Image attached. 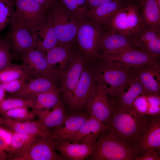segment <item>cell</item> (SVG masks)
I'll use <instances>...</instances> for the list:
<instances>
[{
    "instance_id": "1",
    "label": "cell",
    "mask_w": 160,
    "mask_h": 160,
    "mask_svg": "<svg viewBox=\"0 0 160 160\" xmlns=\"http://www.w3.org/2000/svg\"><path fill=\"white\" fill-rule=\"evenodd\" d=\"M113 106L106 129L133 149L146 127L149 116L139 113L133 106L128 108Z\"/></svg>"
},
{
    "instance_id": "2",
    "label": "cell",
    "mask_w": 160,
    "mask_h": 160,
    "mask_svg": "<svg viewBox=\"0 0 160 160\" xmlns=\"http://www.w3.org/2000/svg\"><path fill=\"white\" fill-rule=\"evenodd\" d=\"M92 62V66L97 75L106 85L107 94L110 98L115 97L124 88L135 68L122 63L110 61L98 57Z\"/></svg>"
},
{
    "instance_id": "3",
    "label": "cell",
    "mask_w": 160,
    "mask_h": 160,
    "mask_svg": "<svg viewBox=\"0 0 160 160\" xmlns=\"http://www.w3.org/2000/svg\"><path fill=\"white\" fill-rule=\"evenodd\" d=\"M13 22L26 28L37 39L49 24V10L33 0H14Z\"/></svg>"
},
{
    "instance_id": "4",
    "label": "cell",
    "mask_w": 160,
    "mask_h": 160,
    "mask_svg": "<svg viewBox=\"0 0 160 160\" xmlns=\"http://www.w3.org/2000/svg\"><path fill=\"white\" fill-rule=\"evenodd\" d=\"M139 8L130 4L124 6L112 17L105 28L130 40L135 37L148 26Z\"/></svg>"
},
{
    "instance_id": "5",
    "label": "cell",
    "mask_w": 160,
    "mask_h": 160,
    "mask_svg": "<svg viewBox=\"0 0 160 160\" xmlns=\"http://www.w3.org/2000/svg\"><path fill=\"white\" fill-rule=\"evenodd\" d=\"M135 158L132 148L106 129L98 137L94 151L88 159L91 160H135Z\"/></svg>"
},
{
    "instance_id": "6",
    "label": "cell",
    "mask_w": 160,
    "mask_h": 160,
    "mask_svg": "<svg viewBox=\"0 0 160 160\" xmlns=\"http://www.w3.org/2000/svg\"><path fill=\"white\" fill-rule=\"evenodd\" d=\"M79 22L60 0L57 1L49 12V23L57 36V45H72Z\"/></svg>"
},
{
    "instance_id": "7",
    "label": "cell",
    "mask_w": 160,
    "mask_h": 160,
    "mask_svg": "<svg viewBox=\"0 0 160 160\" xmlns=\"http://www.w3.org/2000/svg\"><path fill=\"white\" fill-rule=\"evenodd\" d=\"M97 77L92 66L85 64L72 99L67 106L70 111H87L96 93Z\"/></svg>"
},
{
    "instance_id": "8",
    "label": "cell",
    "mask_w": 160,
    "mask_h": 160,
    "mask_svg": "<svg viewBox=\"0 0 160 160\" xmlns=\"http://www.w3.org/2000/svg\"><path fill=\"white\" fill-rule=\"evenodd\" d=\"M104 28L89 20L79 22L75 40L87 61L95 60L98 55L100 42Z\"/></svg>"
},
{
    "instance_id": "9",
    "label": "cell",
    "mask_w": 160,
    "mask_h": 160,
    "mask_svg": "<svg viewBox=\"0 0 160 160\" xmlns=\"http://www.w3.org/2000/svg\"><path fill=\"white\" fill-rule=\"evenodd\" d=\"M87 61L81 52L75 53L60 74L59 90L61 94L63 103L67 106L72 99L75 89Z\"/></svg>"
},
{
    "instance_id": "10",
    "label": "cell",
    "mask_w": 160,
    "mask_h": 160,
    "mask_svg": "<svg viewBox=\"0 0 160 160\" xmlns=\"http://www.w3.org/2000/svg\"><path fill=\"white\" fill-rule=\"evenodd\" d=\"M56 142L50 137H40L35 142L8 156L10 160H61L56 151Z\"/></svg>"
},
{
    "instance_id": "11",
    "label": "cell",
    "mask_w": 160,
    "mask_h": 160,
    "mask_svg": "<svg viewBox=\"0 0 160 160\" xmlns=\"http://www.w3.org/2000/svg\"><path fill=\"white\" fill-rule=\"evenodd\" d=\"M4 39L14 56L21 57L28 52L36 49L37 39L26 28L13 21Z\"/></svg>"
},
{
    "instance_id": "12",
    "label": "cell",
    "mask_w": 160,
    "mask_h": 160,
    "mask_svg": "<svg viewBox=\"0 0 160 160\" xmlns=\"http://www.w3.org/2000/svg\"><path fill=\"white\" fill-rule=\"evenodd\" d=\"M21 58L23 61L21 68L28 75L35 78L46 76L54 80L60 79V72L49 66L45 52L33 49L25 54Z\"/></svg>"
},
{
    "instance_id": "13",
    "label": "cell",
    "mask_w": 160,
    "mask_h": 160,
    "mask_svg": "<svg viewBox=\"0 0 160 160\" xmlns=\"http://www.w3.org/2000/svg\"><path fill=\"white\" fill-rule=\"evenodd\" d=\"M151 149H160V116H149L146 127L133 148L136 157Z\"/></svg>"
},
{
    "instance_id": "14",
    "label": "cell",
    "mask_w": 160,
    "mask_h": 160,
    "mask_svg": "<svg viewBox=\"0 0 160 160\" xmlns=\"http://www.w3.org/2000/svg\"><path fill=\"white\" fill-rule=\"evenodd\" d=\"M98 84L96 93L87 111L103 122L108 124L113 111L107 94L106 86L97 76Z\"/></svg>"
},
{
    "instance_id": "15",
    "label": "cell",
    "mask_w": 160,
    "mask_h": 160,
    "mask_svg": "<svg viewBox=\"0 0 160 160\" xmlns=\"http://www.w3.org/2000/svg\"><path fill=\"white\" fill-rule=\"evenodd\" d=\"M98 57L110 61L121 62L134 68L159 61V57L136 48L119 53L100 54Z\"/></svg>"
},
{
    "instance_id": "16",
    "label": "cell",
    "mask_w": 160,
    "mask_h": 160,
    "mask_svg": "<svg viewBox=\"0 0 160 160\" xmlns=\"http://www.w3.org/2000/svg\"><path fill=\"white\" fill-rule=\"evenodd\" d=\"M90 114L77 111L68 114L62 123L50 133V137L57 141H68L79 130Z\"/></svg>"
},
{
    "instance_id": "17",
    "label": "cell",
    "mask_w": 160,
    "mask_h": 160,
    "mask_svg": "<svg viewBox=\"0 0 160 160\" xmlns=\"http://www.w3.org/2000/svg\"><path fill=\"white\" fill-rule=\"evenodd\" d=\"M159 61L135 68L134 74L152 95L160 96Z\"/></svg>"
},
{
    "instance_id": "18",
    "label": "cell",
    "mask_w": 160,
    "mask_h": 160,
    "mask_svg": "<svg viewBox=\"0 0 160 160\" xmlns=\"http://www.w3.org/2000/svg\"><path fill=\"white\" fill-rule=\"evenodd\" d=\"M131 40L136 48L159 57L160 27L148 26Z\"/></svg>"
},
{
    "instance_id": "19",
    "label": "cell",
    "mask_w": 160,
    "mask_h": 160,
    "mask_svg": "<svg viewBox=\"0 0 160 160\" xmlns=\"http://www.w3.org/2000/svg\"><path fill=\"white\" fill-rule=\"evenodd\" d=\"M107 125L90 114L78 131L68 141L95 144Z\"/></svg>"
},
{
    "instance_id": "20",
    "label": "cell",
    "mask_w": 160,
    "mask_h": 160,
    "mask_svg": "<svg viewBox=\"0 0 160 160\" xmlns=\"http://www.w3.org/2000/svg\"><path fill=\"white\" fill-rule=\"evenodd\" d=\"M135 48L129 38L107 30L104 31L100 42L98 55L119 53Z\"/></svg>"
},
{
    "instance_id": "21",
    "label": "cell",
    "mask_w": 160,
    "mask_h": 160,
    "mask_svg": "<svg viewBox=\"0 0 160 160\" xmlns=\"http://www.w3.org/2000/svg\"><path fill=\"white\" fill-rule=\"evenodd\" d=\"M127 84L129 87L127 92L123 90L115 97L110 99L113 106L129 108L132 106L134 101L140 95L147 96L152 95L144 87L133 73L130 77Z\"/></svg>"
},
{
    "instance_id": "22",
    "label": "cell",
    "mask_w": 160,
    "mask_h": 160,
    "mask_svg": "<svg viewBox=\"0 0 160 160\" xmlns=\"http://www.w3.org/2000/svg\"><path fill=\"white\" fill-rule=\"evenodd\" d=\"M55 149L63 160H83L92 153L95 144L55 140Z\"/></svg>"
},
{
    "instance_id": "23",
    "label": "cell",
    "mask_w": 160,
    "mask_h": 160,
    "mask_svg": "<svg viewBox=\"0 0 160 160\" xmlns=\"http://www.w3.org/2000/svg\"><path fill=\"white\" fill-rule=\"evenodd\" d=\"M63 102L52 110L49 109H33L38 117L36 121L50 133L58 127L63 122L68 114Z\"/></svg>"
},
{
    "instance_id": "24",
    "label": "cell",
    "mask_w": 160,
    "mask_h": 160,
    "mask_svg": "<svg viewBox=\"0 0 160 160\" xmlns=\"http://www.w3.org/2000/svg\"><path fill=\"white\" fill-rule=\"evenodd\" d=\"M1 125L12 132L33 135L41 137L50 136V133L36 121L19 122L11 118L1 116Z\"/></svg>"
},
{
    "instance_id": "25",
    "label": "cell",
    "mask_w": 160,
    "mask_h": 160,
    "mask_svg": "<svg viewBox=\"0 0 160 160\" xmlns=\"http://www.w3.org/2000/svg\"><path fill=\"white\" fill-rule=\"evenodd\" d=\"M54 81L46 76L35 78L25 83L20 90L13 94V95L25 99L33 98L39 94L57 88Z\"/></svg>"
},
{
    "instance_id": "26",
    "label": "cell",
    "mask_w": 160,
    "mask_h": 160,
    "mask_svg": "<svg viewBox=\"0 0 160 160\" xmlns=\"http://www.w3.org/2000/svg\"><path fill=\"white\" fill-rule=\"evenodd\" d=\"M124 6L120 0L106 3L89 12L88 20L105 28L112 17Z\"/></svg>"
},
{
    "instance_id": "27",
    "label": "cell",
    "mask_w": 160,
    "mask_h": 160,
    "mask_svg": "<svg viewBox=\"0 0 160 160\" xmlns=\"http://www.w3.org/2000/svg\"><path fill=\"white\" fill-rule=\"evenodd\" d=\"M72 45H57L47 52V60L50 68L55 69L54 68L55 65L59 64V68L61 74L75 53L73 51Z\"/></svg>"
},
{
    "instance_id": "28",
    "label": "cell",
    "mask_w": 160,
    "mask_h": 160,
    "mask_svg": "<svg viewBox=\"0 0 160 160\" xmlns=\"http://www.w3.org/2000/svg\"><path fill=\"white\" fill-rule=\"evenodd\" d=\"M141 15L147 26L160 27V8L155 0H138Z\"/></svg>"
},
{
    "instance_id": "29",
    "label": "cell",
    "mask_w": 160,
    "mask_h": 160,
    "mask_svg": "<svg viewBox=\"0 0 160 160\" xmlns=\"http://www.w3.org/2000/svg\"><path fill=\"white\" fill-rule=\"evenodd\" d=\"M60 93L57 88L39 94L33 98L34 106L32 109L35 110L52 109L63 102Z\"/></svg>"
},
{
    "instance_id": "30",
    "label": "cell",
    "mask_w": 160,
    "mask_h": 160,
    "mask_svg": "<svg viewBox=\"0 0 160 160\" xmlns=\"http://www.w3.org/2000/svg\"><path fill=\"white\" fill-rule=\"evenodd\" d=\"M12 132L11 143L6 152L8 156L23 149L41 137L33 135Z\"/></svg>"
},
{
    "instance_id": "31",
    "label": "cell",
    "mask_w": 160,
    "mask_h": 160,
    "mask_svg": "<svg viewBox=\"0 0 160 160\" xmlns=\"http://www.w3.org/2000/svg\"><path fill=\"white\" fill-rule=\"evenodd\" d=\"M58 37L55 28L49 24L44 33L38 40L36 49L47 52L57 45Z\"/></svg>"
},
{
    "instance_id": "32",
    "label": "cell",
    "mask_w": 160,
    "mask_h": 160,
    "mask_svg": "<svg viewBox=\"0 0 160 160\" xmlns=\"http://www.w3.org/2000/svg\"><path fill=\"white\" fill-rule=\"evenodd\" d=\"M15 7L14 0H0V32L13 21Z\"/></svg>"
},
{
    "instance_id": "33",
    "label": "cell",
    "mask_w": 160,
    "mask_h": 160,
    "mask_svg": "<svg viewBox=\"0 0 160 160\" xmlns=\"http://www.w3.org/2000/svg\"><path fill=\"white\" fill-rule=\"evenodd\" d=\"M34 100L33 98L25 99L15 97L5 98L0 102V113L19 108H33Z\"/></svg>"
},
{
    "instance_id": "34",
    "label": "cell",
    "mask_w": 160,
    "mask_h": 160,
    "mask_svg": "<svg viewBox=\"0 0 160 160\" xmlns=\"http://www.w3.org/2000/svg\"><path fill=\"white\" fill-rule=\"evenodd\" d=\"M0 114L1 116L21 122L33 121L36 116L33 111H31L28 108L24 107L12 109Z\"/></svg>"
},
{
    "instance_id": "35",
    "label": "cell",
    "mask_w": 160,
    "mask_h": 160,
    "mask_svg": "<svg viewBox=\"0 0 160 160\" xmlns=\"http://www.w3.org/2000/svg\"><path fill=\"white\" fill-rule=\"evenodd\" d=\"M28 76L21 68L10 66L0 71V84L16 79L25 80Z\"/></svg>"
},
{
    "instance_id": "36",
    "label": "cell",
    "mask_w": 160,
    "mask_h": 160,
    "mask_svg": "<svg viewBox=\"0 0 160 160\" xmlns=\"http://www.w3.org/2000/svg\"><path fill=\"white\" fill-rule=\"evenodd\" d=\"M13 56L4 40L0 39V71L11 66Z\"/></svg>"
},
{
    "instance_id": "37",
    "label": "cell",
    "mask_w": 160,
    "mask_h": 160,
    "mask_svg": "<svg viewBox=\"0 0 160 160\" xmlns=\"http://www.w3.org/2000/svg\"><path fill=\"white\" fill-rule=\"evenodd\" d=\"M79 22L87 20L89 12L84 11L77 5L76 0H60Z\"/></svg>"
},
{
    "instance_id": "38",
    "label": "cell",
    "mask_w": 160,
    "mask_h": 160,
    "mask_svg": "<svg viewBox=\"0 0 160 160\" xmlns=\"http://www.w3.org/2000/svg\"><path fill=\"white\" fill-rule=\"evenodd\" d=\"M25 80L18 79L0 84L5 92L14 94L20 90L24 85Z\"/></svg>"
},
{
    "instance_id": "39",
    "label": "cell",
    "mask_w": 160,
    "mask_h": 160,
    "mask_svg": "<svg viewBox=\"0 0 160 160\" xmlns=\"http://www.w3.org/2000/svg\"><path fill=\"white\" fill-rule=\"evenodd\" d=\"M133 106L138 113L142 115H147L148 103L147 96L142 95L138 96L135 100Z\"/></svg>"
},
{
    "instance_id": "40",
    "label": "cell",
    "mask_w": 160,
    "mask_h": 160,
    "mask_svg": "<svg viewBox=\"0 0 160 160\" xmlns=\"http://www.w3.org/2000/svg\"><path fill=\"white\" fill-rule=\"evenodd\" d=\"M153 149L147 150L140 156L136 157L135 160H160L159 156Z\"/></svg>"
},
{
    "instance_id": "41",
    "label": "cell",
    "mask_w": 160,
    "mask_h": 160,
    "mask_svg": "<svg viewBox=\"0 0 160 160\" xmlns=\"http://www.w3.org/2000/svg\"><path fill=\"white\" fill-rule=\"evenodd\" d=\"M89 12H91L102 5L112 1L120 0H85Z\"/></svg>"
},
{
    "instance_id": "42",
    "label": "cell",
    "mask_w": 160,
    "mask_h": 160,
    "mask_svg": "<svg viewBox=\"0 0 160 160\" xmlns=\"http://www.w3.org/2000/svg\"><path fill=\"white\" fill-rule=\"evenodd\" d=\"M12 134V132L9 129L0 125V137L5 140L9 147L11 143Z\"/></svg>"
},
{
    "instance_id": "43",
    "label": "cell",
    "mask_w": 160,
    "mask_h": 160,
    "mask_svg": "<svg viewBox=\"0 0 160 160\" xmlns=\"http://www.w3.org/2000/svg\"><path fill=\"white\" fill-rule=\"evenodd\" d=\"M49 10L57 1V0H33Z\"/></svg>"
},
{
    "instance_id": "44",
    "label": "cell",
    "mask_w": 160,
    "mask_h": 160,
    "mask_svg": "<svg viewBox=\"0 0 160 160\" xmlns=\"http://www.w3.org/2000/svg\"><path fill=\"white\" fill-rule=\"evenodd\" d=\"M9 148V145L5 140L0 137V150L2 151H5L6 153Z\"/></svg>"
},
{
    "instance_id": "45",
    "label": "cell",
    "mask_w": 160,
    "mask_h": 160,
    "mask_svg": "<svg viewBox=\"0 0 160 160\" xmlns=\"http://www.w3.org/2000/svg\"><path fill=\"white\" fill-rule=\"evenodd\" d=\"M5 92L0 84V102L5 98Z\"/></svg>"
},
{
    "instance_id": "46",
    "label": "cell",
    "mask_w": 160,
    "mask_h": 160,
    "mask_svg": "<svg viewBox=\"0 0 160 160\" xmlns=\"http://www.w3.org/2000/svg\"><path fill=\"white\" fill-rule=\"evenodd\" d=\"M8 159V155L6 154H0V160H5Z\"/></svg>"
},
{
    "instance_id": "47",
    "label": "cell",
    "mask_w": 160,
    "mask_h": 160,
    "mask_svg": "<svg viewBox=\"0 0 160 160\" xmlns=\"http://www.w3.org/2000/svg\"><path fill=\"white\" fill-rule=\"evenodd\" d=\"M157 5L159 8H160V0H155Z\"/></svg>"
},
{
    "instance_id": "48",
    "label": "cell",
    "mask_w": 160,
    "mask_h": 160,
    "mask_svg": "<svg viewBox=\"0 0 160 160\" xmlns=\"http://www.w3.org/2000/svg\"><path fill=\"white\" fill-rule=\"evenodd\" d=\"M0 154H7V153L5 152L2 151L0 150Z\"/></svg>"
},
{
    "instance_id": "49",
    "label": "cell",
    "mask_w": 160,
    "mask_h": 160,
    "mask_svg": "<svg viewBox=\"0 0 160 160\" xmlns=\"http://www.w3.org/2000/svg\"><path fill=\"white\" fill-rule=\"evenodd\" d=\"M1 117H0V125H1Z\"/></svg>"
}]
</instances>
